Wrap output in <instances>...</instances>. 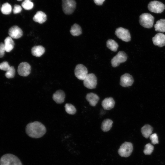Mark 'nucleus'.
Here are the masks:
<instances>
[{"instance_id":"obj_27","label":"nucleus","mask_w":165,"mask_h":165,"mask_svg":"<svg viewBox=\"0 0 165 165\" xmlns=\"http://www.w3.org/2000/svg\"><path fill=\"white\" fill-rule=\"evenodd\" d=\"M65 110L67 113L70 115H74L77 112L75 106L71 104L67 103L65 106Z\"/></svg>"},{"instance_id":"obj_23","label":"nucleus","mask_w":165,"mask_h":165,"mask_svg":"<svg viewBox=\"0 0 165 165\" xmlns=\"http://www.w3.org/2000/svg\"><path fill=\"white\" fill-rule=\"evenodd\" d=\"M154 28L156 31L165 32V19H160L157 21Z\"/></svg>"},{"instance_id":"obj_21","label":"nucleus","mask_w":165,"mask_h":165,"mask_svg":"<svg viewBox=\"0 0 165 165\" xmlns=\"http://www.w3.org/2000/svg\"><path fill=\"white\" fill-rule=\"evenodd\" d=\"M153 131V128L150 125H146L143 127L141 129L143 136L146 138L150 137Z\"/></svg>"},{"instance_id":"obj_11","label":"nucleus","mask_w":165,"mask_h":165,"mask_svg":"<svg viewBox=\"0 0 165 165\" xmlns=\"http://www.w3.org/2000/svg\"><path fill=\"white\" fill-rule=\"evenodd\" d=\"M31 67L30 65L26 62H22L19 65L18 72L19 74L22 77H27L30 73Z\"/></svg>"},{"instance_id":"obj_12","label":"nucleus","mask_w":165,"mask_h":165,"mask_svg":"<svg viewBox=\"0 0 165 165\" xmlns=\"http://www.w3.org/2000/svg\"><path fill=\"white\" fill-rule=\"evenodd\" d=\"M134 82L132 77L130 74L126 73L121 76L120 84L122 87H127L131 86Z\"/></svg>"},{"instance_id":"obj_30","label":"nucleus","mask_w":165,"mask_h":165,"mask_svg":"<svg viewBox=\"0 0 165 165\" xmlns=\"http://www.w3.org/2000/svg\"><path fill=\"white\" fill-rule=\"evenodd\" d=\"M15 70L13 67H11L10 68L5 74L6 77L9 79L12 78L14 77L15 75Z\"/></svg>"},{"instance_id":"obj_5","label":"nucleus","mask_w":165,"mask_h":165,"mask_svg":"<svg viewBox=\"0 0 165 165\" xmlns=\"http://www.w3.org/2000/svg\"><path fill=\"white\" fill-rule=\"evenodd\" d=\"M148 10L151 12L156 14L162 13L165 9V5L162 3L157 1L150 2L148 5Z\"/></svg>"},{"instance_id":"obj_26","label":"nucleus","mask_w":165,"mask_h":165,"mask_svg":"<svg viewBox=\"0 0 165 165\" xmlns=\"http://www.w3.org/2000/svg\"><path fill=\"white\" fill-rule=\"evenodd\" d=\"M12 8L11 5L8 3L4 4L1 8V11L4 15L10 14L12 12Z\"/></svg>"},{"instance_id":"obj_18","label":"nucleus","mask_w":165,"mask_h":165,"mask_svg":"<svg viewBox=\"0 0 165 165\" xmlns=\"http://www.w3.org/2000/svg\"><path fill=\"white\" fill-rule=\"evenodd\" d=\"M33 20L36 22L42 24L45 22L47 20V16L46 14L42 11L38 12L34 16Z\"/></svg>"},{"instance_id":"obj_10","label":"nucleus","mask_w":165,"mask_h":165,"mask_svg":"<svg viewBox=\"0 0 165 165\" xmlns=\"http://www.w3.org/2000/svg\"><path fill=\"white\" fill-rule=\"evenodd\" d=\"M86 67L82 64L77 65L75 70V75L79 80L84 81L88 75Z\"/></svg>"},{"instance_id":"obj_6","label":"nucleus","mask_w":165,"mask_h":165,"mask_svg":"<svg viewBox=\"0 0 165 165\" xmlns=\"http://www.w3.org/2000/svg\"><path fill=\"white\" fill-rule=\"evenodd\" d=\"M133 150L132 144L126 142L120 146L119 150V153L122 157H128L131 154Z\"/></svg>"},{"instance_id":"obj_3","label":"nucleus","mask_w":165,"mask_h":165,"mask_svg":"<svg viewBox=\"0 0 165 165\" xmlns=\"http://www.w3.org/2000/svg\"><path fill=\"white\" fill-rule=\"evenodd\" d=\"M154 18L151 15L148 13H144L139 17V22L143 27L150 29L153 26Z\"/></svg>"},{"instance_id":"obj_37","label":"nucleus","mask_w":165,"mask_h":165,"mask_svg":"<svg viewBox=\"0 0 165 165\" xmlns=\"http://www.w3.org/2000/svg\"><path fill=\"white\" fill-rule=\"evenodd\" d=\"M24 1H31V0H24Z\"/></svg>"},{"instance_id":"obj_2","label":"nucleus","mask_w":165,"mask_h":165,"mask_svg":"<svg viewBox=\"0 0 165 165\" xmlns=\"http://www.w3.org/2000/svg\"><path fill=\"white\" fill-rule=\"evenodd\" d=\"M0 165H23L20 160L15 155L8 153L3 155L0 159Z\"/></svg>"},{"instance_id":"obj_33","label":"nucleus","mask_w":165,"mask_h":165,"mask_svg":"<svg viewBox=\"0 0 165 165\" xmlns=\"http://www.w3.org/2000/svg\"><path fill=\"white\" fill-rule=\"evenodd\" d=\"M6 50L4 43H0V58H2L4 56Z\"/></svg>"},{"instance_id":"obj_25","label":"nucleus","mask_w":165,"mask_h":165,"mask_svg":"<svg viewBox=\"0 0 165 165\" xmlns=\"http://www.w3.org/2000/svg\"><path fill=\"white\" fill-rule=\"evenodd\" d=\"M106 45L108 49L115 52L117 51L119 46L118 43L112 39L108 40L107 41Z\"/></svg>"},{"instance_id":"obj_4","label":"nucleus","mask_w":165,"mask_h":165,"mask_svg":"<svg viewBox=\"0 0 165 165\" xmlns=\"http://www.w3.org/2000/svg\"><path fill=\"white\" fill-rule=\"evenodd\" d=\"M76 7L75 0H62V8L64 13L67 15L72 14Z\"/></svg>"},{"instance_id":"obj_19","label":"nucleus","mask_w":165,"mask_h":165,"mask_svg":"<svg viewBox=\"0 0 165 165\" xmlns=\"http://www.w3.org/2000/svg\"><path fill=\"white\" fill-rule=\"evenodd\" d=\"M45 52L44 48L41 46H36L33 47L31 52L33 56L36 57H41Z\"/></svg>"},{"instance_id":"obj_20","label":"nucleus","mask_w":165,"mask_h":165,"mask_svg":"<svg viewBox=\"0 0 165 165\" xmlns=\"http://www.w3.org/2000/svg\"><path fill=\"white\" fill-rule=\"evenodd\" d=\"M4 44L6 51L7 52H10L14 48V42L12 38L10 36L8 37L5 39Z\"/></svg>"},{"instance_id":"obj_22","label":"nucleus","mask_w":165,"mask_h":165,"mask_svg":"<svg viewBox=\"0 0 165 165\" xmlns=\"http://www.w3.org/2000/svg\"><path fill=\"white\" fill-rule=\"evenodd\" d=\"M112 120L109 119L104 120L101 124V129L104 132H107L112 128L113 124Z\"/></svg>"},{"instance_id":"obj_16","label":"nucleus","mask_w":165,"mask_h":165,"mask_svg":"<svg viewBox=\"0 0 165 165\" xmlns=\"http://www.w3.org/2000/svg\"><path fill=\"white\" fill-rule=\"evenodd\" d=\"M115 104V101L112 97L105 98L103 100L101 103L102 107L106 110L112 109L114 107Z\"/></svg>"},{"instance_id":"obj_17","label":"nucleus","mask_w":165,"mask_h":165,"mask_svg":"<svg viewBox=\"0 0 165 165\" xmlns=\"http://www.w3.org/2000/svg\"><path fill=\"white\" fill-rule=\"evenodd\" d=\"M86 99L91 106H95L97 104L99 98L96 94L90 93L87 94Z\"/></svg>"},{"instance_id":"obj_24","label":"nucleus","mask_w":165,"mask_h":165,"mask_svg":"<svg viewBox=\"0 0 165 165\" xmlns=\"http://www.w3.org/2000/svg\"><path fill=\"white\" fill-rule=\"evenodd\" d=\"M70 32L73 36H78L81 34L82 30L79 25L75 24L71 27Z\"/></svg>"},{"instance_id":"obj_28","label":"nucleus","mask_w":165,"mask_h":165,"mask_svg":"<svg viewBox=\"0 0 165 165\" xmlns=\"http://www.w3.org/2000/svg\"><path fill=\"white\" fill-rule=\"evenodd\" d=\"M22 6L25 10H29L33 8L34 4L31 1H25L22 3Z\"/></svg>"},{"instance_id":"obj_15","label":"nucleus","mask_w":165,"mask_h":165,"mask_svg":"<svg viewBox=\"0 0 165 165\" xmlns=\"http://www.w3.org/2000/svg\"><path fill=\"white\" fill-rule=\"evenodd\" d=\"M65 94L62 90H59L55 92L53 95V100L57 104H62L65 101Z\"/></svg>"},{"instance_id":"obj_9","label":"nucleus","mask_w":165,"mask_h":165,"mask_svg":"<svg viewBox=\"0 0 165 165\" xmlns=\"http://www.w3.org/2000/svg\"><path fill=\"white\" fill-rule=\"evenodd\" d=\"M116 36L122 41L128 42L130 41L131 36L129 30L122 27L117 29L115 32Z\"/></svg>"},{"instance_id":"obj_32","label":"nucleus","mask_w":165,"mask_h":165,"mask_svg":"<svg viewBox=\"0 0 165 165\" xmlns=\"http://www.w3.org/2000/svg\"><path fill=\"white\" fill-rule=\"evenodd\" d=\"M150 139L151 140L152 144L155 145L158 144L159 141L158 137L156 133L152 134L150 136Z\"/></svg>"},{"instance_id":"obj_8","label":"nucleus","mask_w":165,"mask_h":165,"mask_svg":"<svg viewBox=\"0 0 165 165\" xmlns=\"http://www.w3.org/2000/svg\"><path fill=\"white\" fill-rule=\"evenodd\" d=\"M84 84L88 89L95 88L97 84V78L95 75L93 74H88L84 80Z\"/></svg>"},{"instance_id":"obj_13","label":"nucleus","mask_w":165,"mask_h":165,"mask_svg":"<svg viewBox=\"0 0 165 165\" xmlns=\"http://www.w3.org/2000/svg\"><path fill=\"white\" fill-rule=\"evenodd\" d=\"M152 41L154 45L160 47H163L165 45V35L158 33L153 38Z\"/></svg>"},{"instance_id":"obj_1","label":"nucleus","mask_w":165,"mask_h":165,"mask_svg":"<svg viewBox=\"0 0 165 165\" xmlns=\"http://www.w3.org/2000/svg\"><path fill=\"white\" fill-rule=\"evenodd\" d=\"M46 129L42 123L35 122L28 124L26 128V132L28 135L33 138H39L46 133Z\"/></svg>"},{"instance_id":"obj_31","label":"nucleus","mask_w":165,"mask_h":165,"mask_svg":"<svg viewBox=\"0 0 165 165\" xmlns=\"http://www.w3.org/2000/svg\"><path fill=\"white\" fill-rule=\"evenodd\" d=\"M9 63L7 62H4L0 64V69L2 70L7 71L11 68Z\"/></svg>"},{"instance_id":"obj_7","label":"nucleus","mask_w":165,"mask_h":165,"mask_svg":"<svg viewBox=\"0 0 165 165\" xmlns=\"http://www.w3.org/2000/svg\"><path fill=\"white\" fill-rule=\"evenodd\" d=\"M127 59L126 54L123 51H120L112 60L111 64L113 67H116L120 64L125 62Z\"/></svg>"},{"instance_id":"obj_34","label":"nucleus","mask_w":165,"mask_h":165,"mask_svg":"<svg viewBox=\"0 0 165 165\" xmlns=\"http://www.w3.org/2000/svg\"><path fill=\"white\" fill-rule=\"evenodd\" d=\"M22 8L20 6L15 5L14 6L13 12L15 14H18L22 11Z\"/></svg>"},{"instance_id":"obj_36","label":"nucleus","mask_w":165,"mask_h":165,"mask_svg":"<svg viewBox=\"0 0 165 165\" xmlns=\"http://www.w3.org/2000/svg\"><path fill=\"white\" fill-rule=\"evenodd\" d=\"M17 1H22V0H17Z\"/></svg>"},{"instance_id":"obj_14","label":"nucleus","mask_w":165,"mask_h":165,"mask_svg":"<svg viewBox=\"0 0 165 165\" xmlns=\"http://www.w3.org/2000/svg\"><path fill=\"white\" fill-rule=\"evenodd\" d=\"M9 34L10 36L13 39H18L23 35L22 30L17 26H14L9 29Z\"/></svg>"},{"instance_id":"obj_29","label":"nucleus","mask_w":165,"mask_h":165,"mask_svg":"<svg viewBox=\"0 0 165 165\" xmlns=\"http://www.w3.org/2000/svg\"><path fill=\"white\" fill-rule=\"evenodd\" d=\"M153 146L151 144L148 143L145 146L144 150V153L146 155H150L153 151Z\"/></svg>"},{"instance_id":"obj_35","label":"nucleus","mask_w":165,"mask_h":165,"mask_svg":"<svg viewBox=\"0 0 165 165\" xmlns=\"http://www.w3.org/2000/svg\"><path fill=\"white\" fill-rule=\"evenodd\" d=\"M105 1V0H94L95 3L98 6L102 5Z\"/></svg>"}]
</instances>
